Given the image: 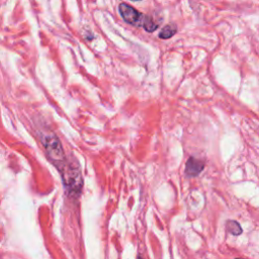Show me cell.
Masks as SVG:
<instances>
[{
    "instance_id": "1",
    "label": "cell",
    "mask_w": 259,
    "mask_h": 259,
    "mask_svg": "<svg viewBox=\"0 0 259 259\" xmlns=\"http://www.w3.org/2000/svg\"><path fill=\"white\" fill-rule=\"evenodd\" d=\"M62 169V177L64 184L68 191L73 194L80 192L82 188V175L78 167H75L73 163H66V161L60 166Z\"/></svg>"
},
{
    "instance_id": "2",
    "label": "cell",
    "mask_w": 259,
    "mask_h": 259,
    "mask_svg": "<svg viewBox=\"0 0 259 259\" xmlns=\"http://www.w3.org/2000/svg\"><path fill=\"white\" fill-rule=\"evenodd\" d=\"M41 143L48 157L60 167L65 162V154L58 137L53 133H47L41 137Z\"/></svg>"
},
{
    "instance_id": "3",
    "label": "cell",
    "mask_w": 259,
    "mask_h": 259,
    "mask_svg": "<svg viewBox=\"0 0 259 259\" xmlns=\"http://www.w3.org/2000/svg\"><path fill=\"white\" fill-rule=\"evenodd\" d=\"M119 13L122 16V18L130 24L136 25V26H142L145 15L139 13L135 8L132 6L121 3L119 5Z\"/></svg>"
},
{
    "instance_id": "4",
    "label": "cell",
    "mask_w": 259,
    "mask_h": 259,
    "mask_svg": "<svg viewBox=\"0 0 259 259\" xmlns=\"http://www.w3.org/2000/svg\"><path fill=\"white\" fill-rule=\"evenodd\" d=\"M205 163L194 157H189L185 165V174L188 177H195L203 170Z\"/></svg>"
},
{
    "instance_id": "5",
    "label": "cell",
    "mask_w": 259,
    "mask_h": 259,
    "mask_svg": "<svg viewBox=\"0 0 259 259\" xmlns=\"http://www.w3.org/2000/svg\"><path fill=\"white\" fill-rule=\"evenodd\" d=\"M226 228H227V231L234 236H239L243 232L241 225L237 221H234V220L228 221L226 224Z\"/></svg>"
},
{
    "instance_id": "6",
    "label": "cell",
    "mask_w": 259,
    "mask_h": 259,
    "mask_svg": "<svg viewBox=\"0 0 259 259\" xmlns=\"http://www.w3.org/2000/svg\"><path fill=\"white\" fill-rule=\"evenodd\" d=\"M177 31V28L173 24H168L166 25L159 33L160 38H170L172 35H174Z\"/></svg>"
},
{
    "instance_id": "7",
    "label": "cell",
    "mask_w": 259,
    "mask_h": 259,
    "mask_svg": "<svg viewBox=\"0 0 259 259\" xmlns=\"http://www.w3.org/2000/svg\"><path fill=\"white\" fill-rule=\"evenodd\" d=\"M158 25H159V23L155 22L152 17H150V16H145V17H144V21H143V25H142V26H143L147 31H149V32L154 31V30L158 27Z\"/></svg>"
}]
</instances>
